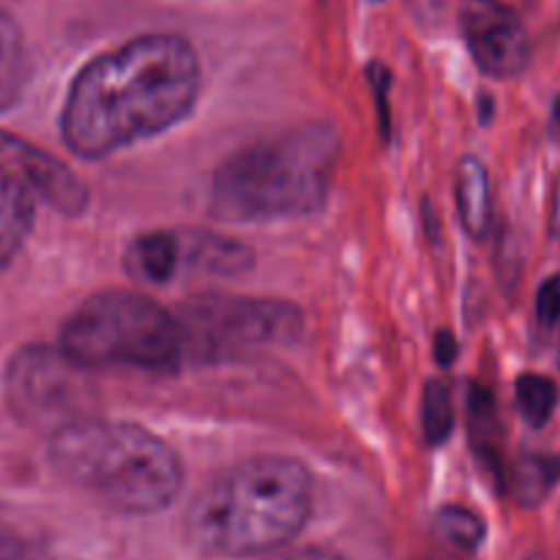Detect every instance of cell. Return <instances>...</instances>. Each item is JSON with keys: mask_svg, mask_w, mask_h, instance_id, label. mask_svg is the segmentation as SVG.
<instances>
[{"mask_svg": "<svg viewBox=\"0 0 560 560\" xmlns=\"http://www.w3.org/2000/svg\"><path fill=\"white\" fill-rule=\"evenodd\" d=\"M60 350L82 370L170 372L186 359L178 317L135 290H102L60 328Z\"/></svg>", "mask_w": 560, "mask_h": 560, "instance_id": "5b68a950", "label": "cell"}, {"mask_svg": "<svg viewBox=\"0 0 560 560\" xmlns=\"http://www.w3.org/2000/svg\"><path fill=\"white\" fill-rule=\"evenodd\" d=\"M552 120H556V126L560 129V96L556 98V104H552Z\"/></svg>", "mask_w": 560, "mask_h": 560, "instance_id": "d4e9b609", "label": "cell"}, {"mask_svg": "<svg viewBox=\"0 0 560 560\" xmlns=\"http://www.w3.org/2000/svg\"><path fill=\"white\" fill-rule=\"evenodd\" d=\"M58 474L124 514H156L184 490V465L159 435L126 421L80 416L49 441Z\"/></svg>", "mask_w": 560, "mask_h": 560, "instance_id": "277c9868", "label": "cell"}, {"mask_svg": "<svg viewBox=\"0 0 560 560\" xmlns=\"http://www.w3.org/2000/svg\"><path fill=\"white\" fill-rule=\"evenodd\" d=\"M271 560H345V558L331 550H323V547H304V550L284 552V556H277Z\"/></svg>", "mask_w": 560, "mask_h": 560, "instance_id": "7402d4cb", "label": "cell"}, {"mask_svg": "<svg viewBox=\"0 0 560 560\" xmlns=\"http://www.w3.org/2000/svg\"><path fill=\"white\" fill-rule=\"evenodd\" d=\"M186 353L217 359L262 345L293 342L301 331L295 306L273 299L244 295H200L178 310Z\"/></svg>", "mask_w": 560, "mask_h": 560, "instance_id": "8992f818", "label": "cell"}, {"mask_svg": "<svg viewBox=\"0 0 560 560\" xmlns=\"http://www.w3.org/2000/svg\"><path fill=\"white\" fill-rule=\"evenodd\" d=\"M27 85V49L20 25L0 9V113L20 102Z\"/></svg>", "mask_w": 560, "mask_h": 560, "instance_id": "5bb4252c", "label": "cell"}, {"mask_svg": "<svg viewBox=\"0 0 560 560\" xmlns=\"http://www.w3.org/2000/svg\"><path fill=\"white\" fill-rule=\"evenodd\" d=\"M459 25L470 55L485 74L506 80L528 66V31L517 11L501 0H468L459 14Z\"/></svg>", "mask_w": 560, "mask_h": 560, "instance_id": "ba28073f", "label": "cell"}, {"mask_svg": "<svg viewBox=\"0 0 560 560\" xmlns=\"http://www.w3.org/2000/svg\"><path fill=\"white\" fill-rule=\"evenodd\" d=\"M200 60L180 36H140L93 58L71 82L63 104L66 145L104 159L162 135L195 109Z\"/></svg>", "mask_w": 560, "mask_h": 560, "instance_id": "6da1fadb", "label": "cell"}, {"mask_svg": "<svg viewBox=\"0 0 560 560\" xmlns=\"http://www.w3.org/2000/svg\"><path fill=\"white\" fill-rule=\"evenodd\" d=\"M550 233L560 238V175L556 178V186H552L550 197Z\"/></svg>", "mask_w": 560, "mask_h": 560, "instance_id": "cb8c5ba5", "label": "cell"}, {"mask_svg": "<svg viewBox=\"0 0 560 560\" xmlns=\"http://www.w3.org/2000/svg\"><path fill=\"white\" fill-rule=\"evenodd\" d=\"M126 268L140 282H170L180 271V238L173 233L140 235L126 252Z\"/></svg>", "mask_w": 560, "mask_h": 560, "instance_id": "4fadbf2b", "label": "cell"}, {"mask_svg": "<svg viewBox=\"0 0 560 560\" xmlns=\"http://www.w3.org/2000/svg\"><path fill=\"white\" fill-rule=\"evenodd\" d=\"M435 355H438V361H441V364H452L454 355H457V342H454V337L448 331L438 334Z\"/></svg>", "mask_w": 560, "mask_h": 560, "instance_id": "603a6c76", "label": "cell"}, {"mask_svg": "<svg viewBox=\"0 0 560 560\" xmlns=\"http://www.w3.org/2000/svg\"><path fill=\"white\" fill-rule=\"evenodd\" d=\"M36 217V195L20 180L0 175V271L25 246Z\"/></svg>", "mask_w": 560, "mask_h": 560, "instance_id": "30bf717a", "label": "cell"}, {"mask_svg": "<svg viewBox=\"0 0 560 560\" xmlns=\"http://www.w3.org/2000/svg\"><path fill=\"white\" fill-rule=\"evenodd\" d=\"M337 162L339 137L323 124L252 142L213 175V217L246 224L317 211L331 191Z\"/></svg>", "mask_w": 560, "mask_h": 560, "instance_id": "3957f363", "label": "cell"}, {"mask_svg": "<svg viewBox=\"0 0 560 560\" xmlns=\"http://www.w3.org/2000/svg\"><path fill=\"white\" fill-rule=\"evenodd\" d=\"M485 523L479 514L463 506H443L435 514V536L443 547H448L457 556H474L485 541Z\"/></svg>", "mask_w": 560, "mask_h": 560, "instance_id": "9a60e30c", "label": "cell"}, {"mask_svg": "<svg viewBox=\"0 0 560 560\" xmlns=\"http://www.w3.org/2000/svg\"><path fill=\"white\" fill-rule=\"evenodd\" d=\"M424 432L430 443H443L454 427V408H452V394H448L446 383L432 381L424 394Z\"/></svg>", "mask_w": 560, "mask_h": 560, "instance_id": "ac0fdd59", "label": "cell"}, {"mask_svg": "<svg viewBox=\"0 0 560 560\" xmlns=\"http://www.w3.org/2000/svg\"><path fill=\"white\" fill-rule=\"evenodd\" d=\"M85 372L60 348L31 345L5 370V397L25 424L55 432L82 416L88 399Z\"/></svg>", "mask_w": 560, "mask_h": 560, "instance_id": "52a82bcc", "label": "cell"}, {"mask_svg": "<svg viewBox=\"0 0 560 560\" xmlns=\"http://www.w3.org/2000/svg\"><path fill=\"white\" fill-rule=\"evenodd\" d=\"M454 189H457V211L459 222L474 238H485L492 224V195L490 175L481 159L465 156L457 164L454 175Z\"/></svg>", "mask_w": 560, "mask_h": 560, "instance_id": "8fae6325", "label": "cell"}, {"mask_svg": "<svg viewBox=\"0 0 560 560\" xmlns=\"http://www.w3.org/2000/svg\"><path fill=\"white\" fill-rule=\"evenodd\" d=\"M560 479V457H523L514 470V490L520 503L534 506Z\"/></svg>", "mask_w": 560, "mask_h": 560, "instance_id": "2e32d148", "label": "cell"}, {"mask_svg": "<svg viewBox=\"0 0 560 560\" xmlns=\"http://www.w3.org/2000/svg\"><path fill=\"white\" fill-rule=\"evenodd\" d=\"M536 315L545 326H556L560 320V273L547 279L536 295Z\"/></svg>", "mask_w": 560, "mask_h": 560, "instance_id": "d6986e66", "label": "cell"}, {"mask_svg": "<svg viewBox=\"0 0 560 560\" xmlns=\"http://www.w3.org/2000/svg\"><path fill=\"white\" fill-rule=\"evenodd\" d=\"M386 69H383V66H370V80L375 82V91H377V107H381V124H383V129H388V124H392V118H388L386 115V88H388V82H386Z\"/></svg>", "mask_w": 560, "mask_h": 560, "instance_id": "44dd1931", "label": "cell"}, {"mask_svg": "<svg viewBox=\"0 0 560 560\" xmlns=\"http://www.w3.org/2000/svg\"><path fill=\"white\" fill-rule=\"evenodd\" d=\"M517 405L530 427H545L558 405V388L550 377L525 372L517 381Z\"/></svg>", "mask_w": 560, "mask_h": 560, "instance_id": "e0dca14e", "label": "cell"}, {"mask_svg": "<svg viewBox=\"0 0 560 560\" xmlns=\"http://www.w3.org/2000/svg\"><path fill=\"white\" fill-rule=\"evenodd\" d=\"M180 238V268L189 266L208 273H238L252 266V252L238 241L213 233H189Z\"/></svg>", "mask_w": 560, "mask_h": 560, "instance_id": "7c38bea8", "label": "cell"}, {"mask_svg": "<svg viewBox=\"0 0 560 560\" xmlns=\"http://www.w3.org/2000/svg\"><path fill=\"white\" fill-rule=\"evenodd\" d=\"M315 481L290 457H252L208 481L184 517V534L206 556H271L310 523Z\"/></svg>", "mask_w": 560, "mask_h": 560, "instance_id": "7a4b0ae2", "label": "cell"}, {"mask_svg": "<svg viewBox=\"0 0 560 560\" xmlns=\"http://www.w3.org/2000/svg\"><path fill=\"white\" fill-rule=\"evenodd\" d=\"M0 175L20 180L66 217L80 213L88 202L85 184L63 162L9 131H0Z\"/></svg>", "mask_w": 560, "mask_h": 560, "instance_id": "9c48e42d", "label": "cell"}, {"mask_svg": "<svg viewBox=\"0 0 560 560\" xmlns=\"http://www.w3.org/2000/svg\"><path fill=\"white\" fill-rule=\"evenodd\" d=\"M0 560H36V556L20 534L0 525Z\"/></svg>", "mask_w": 560, "mask_h": 560, "instance_id": "ffe728a7", "label": "cell"}]
</instances>
